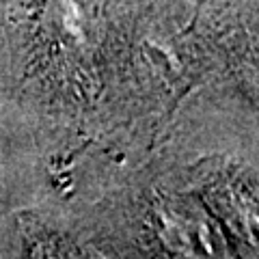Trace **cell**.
Returning <instances> with one entry per match:
<instances>
[{"mask_svg": "<svg viewBox=\"0 0 259 259\" xmlns=\"http://www.w3.org/2000/svg\"><path fill=\"white\" fill-rule=\"evenodd\" d=\"M32 119L15 89L0 37V212L24 209L32 182Z\"/></svg>", "mask_w": 259, "mask_h": 259, "instance_id": "1", "label": "cell"}]
</instances>
